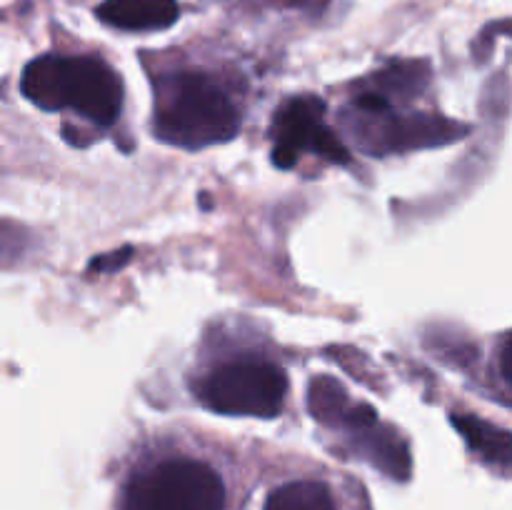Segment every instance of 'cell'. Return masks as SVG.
<instances>
[{
    "label": "cell",
    "instance_id": "cell-12",
    "mask_svg": "<svg viewBox=\"0 0 512 510\" xmlns=\"http://www.w3.org/2000/svg\"><path fill=\"white\" fill-rule=\"evenodd\" d=\"M308 410L318 423L345 425L350 410L348 393L333 375H315L308 385Z\"/></svg>",
    "mask_w": 512,
    "mask_h": 510
},
{
    "label": "cell",
    "instance_id": "cell-6",
    "mask_svg": "<svg viewBox=\"0 0 512 510\" xmlns=\"http://www.w3.org/2000/svg\"><path fill=\"white\" fill-rule=\"evenodd\" d=\"M370 118L378 120L373 128L375 135H368L360 143L378 155L443 148V145H450L468 135V128L463 123H455V120L443 118V115H393L388 110V113L370 115Z\"/></svg>",
    "mask_w": 512,
    "mask_h": 510
},
{
    "label": "cell",
    "instance_id": "cell-1",
    "mask_svg": "<svg viewBox=\"0 0 512 510\" xmlns=\"http://www.w3.org/2000/svg\"><path fill=\"white\" fill-rule=\"evenodd\" d=\"M153 128L175 148H210L238 135L240 110L210 75L180 70L155 80Z\"/></svg>",
    "mask_w": 512,
    "mask_h": 510
},
{
    "label": "cell",
    "instance_id": "cell-5",
    "mask_svg": "<svg viewBox=\"0 0 512 510\" xmlns=\"http://www.w3.org/2000/svg\"><path fill=\"white\" fill-rule=\"evenodd\" d=\"M325 105L318 98H295L280 108L275 118L273 163L278 168H293L303 150H313L330 163H350L343 140L323 123Z\"/></svg>",
    "mask_w": 512,
    "mask_h": 510
},
{
    "label": "cell",
    "instance_id": "cell-9",
    "mask_svg": "<svg viewBox=\"0 0 512 510\" xmlns=\"http://www.w3.org/2000/svg\"><path fill=\"white\" fill-rule=\"evenodd\" d=\"M450 420H453L458 433L463 435L465 443H468L475 453H480L485 460H490V463L508 468L510 453H512L508 430L498 428V425L493 423H485V420H480L478 415L455 413L450 415Z\"/></svg>",
    "mask_w": 512,
    "mask_h": 510
},
{
    "label": "cell",
    "instance_id": "cell-2",
    "mask_svg": "<svg viewBox=\"0 0 512 510\" xmlns=\"http://www.w3.org/2000/svg\"><path fill=\"white\" fill-rule=\"evenodd\" d=\"M23 95L43 110H75L95 125H113L123 108V80L90 55H43L25 65Z\"/></svg>",
    "mask_w": 512,
    "mask_h": 510
},
{
    "label": "cell",
    "instance_id": "cell-13",
    "mask_svg": "<svg viewBox=\"0 0 512 510\" xmlns=\"http://www.w3.org/2000/svg\"><path fill=\"white\" fill-rule=\"evenodd\" d=\"M25 250V233L13 223H0V263L13 265Z\"/></svg>",
    "mask_w": 512,
    "mask_h": 510
},
{
    "label": "cell",
    "instance_id": "cell-8",
    "mask_svg": "<svg viewBox=\"0 0 512 510\" xmlns=\"http://www.w3.org/2000/svg\"><path fill=\"white\" fill-rule=\"evenodd\" d=\"M360 433H365L360 448L365 450L370 463H375V468L383 470L388 478L408 480L410 450H408V443H405L395 430L380 428V425L375 423L373 428L360 430Z\"/></svg>",
    "mask_w": 512,
    "mask_h": 510
},
{
    "label": "cell",
    "instance_id": "cell-11",
    "mask_svg": "<svg viewBox=\"0 0 512 510\" xmlns=\"http://www.w3.org/2000/svg\"><path fill=\"white\" fill-rule=\"evenodd\" d=\"M263 510H338L328 485L318 480H295L275 488Z\"/></svg>",
    "mask_w": 512,
    "mask_h": 510
},
{
    "label": "cell",
    "instance_id": "cell-3",
    "mask_svg": "<svg viewBox=\"0 0 512 510\" xmlns=\"http://www.w3.org/2000/svg\"><path fill=\"white\" fill-rule=\"evenodd\" d=\"M123 510H225V485L208 463L163 460L130 480Z\"/></svg>",
    "mask_w": 512,
    "mask_h": 510
},
{
    "label": "cell",
    "instance_id": "cell-15",
    "mask_svg": "<svg viewBox=\"0 0 512 510\" xmlns=\"http://www.w3.org/2000/svg\"><path fill=\"white\" fill-rule=\"evenodd\" d=\"M500 378H503L505 385H510V338L503 340L500 345Z\"/></svg>",
    "mask_w": 512,
    "mask_h": 510
},
{
    "label": "cell",
    "instance_id": "cell-7",
    "mask_svg": "<svg viewBox=\"0 0 512 510\" xmlns=\"http://www.w3.org/2000/svg\"><path fill=\"white\" fill-rule=\"evenodd\" d=\"M95 15L110 28L148 33L178 23L180 5L175 0H103Z\"/></svg>",
    "mask_w": 512,
    "mask_h": 510
},
{
    "label": "cell",
    "instance_id": "cell-10",
    "mask_svg": "<svg viewBox=\"0 0 512 510\" xmlns=\"http://www.w3.org/2000/svg\"><path fill=\"white\" fill-rule=\"evenodd\" d=\"M428 80L430 65L425 60H395L373 75V83L380 88L378 95L388 103L390 98H418Z\"/></svg>",
    "mask_w": 512,
    "mask_h": 510
},
{
    "label": "cell",
    "instance_id": "cell-4",
    "mask_svg": "<svg viewBox=\"0 0 512 510\" xmlns=\"http://www.w3.org/2000/svg\"><path fill=\"white\" fill-rule=\"evenodd\" d=\"M288 378L283 368L265 360L225 363L198 383V398L220 415L275 418L283 410Z\"/></svg>",
    "mask_w": 512,
    "mask_h": 510
},
{
    "label": "cell",
    "instance_id": "cell-14",
    "mask_svg": "<svg viewBox=\"0 0 512 510\" xmlns=\"http://www.w3.org/2000/svg\"><path fill=\"white\" fill-rule=\"evenodd\" d=\"M135 250L130 248V245H125V248L120 250H113V253H105V255H98L95 260H90L88 265V273H110V270H120L125 268V265L133 260Z\"/></svg>",
    "mask_w": 512,
    "mask_h": 510
}]
</instances>
